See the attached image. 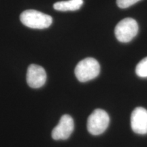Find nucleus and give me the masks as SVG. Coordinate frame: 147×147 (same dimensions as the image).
<instances>
[{"label":"nucleus","instance_id":"nucleus-5","mask_svg":"<svg viewBox=\"0 0 147 147\" xmlns=\"http://www.w3.org/2000/svg\"><path fill=\"white\" fill-rule=\"evenodd\" d=\"M74 129V122L72 117L64 115L60 119L57 125L53 129L52 138L55 140H66L70 136Z\"/></svg>","mask_w":147,"mask_h":147},{"label":"nucleus","instance_id":"nucleus-4","mask_svg":"<svg viewBox=\"0 0 147 147\" xmlns=\"http://www.w3.org/2000/svg\"><path fill=\"white\" fill-rule=\"evenodd\" d=\"M138 32V25L137 21L131 18L123 19L117 24L115 29L117 39L123 43L130 42Z\"/></svg>","mask_w":147,"mask_h":147},{"label":"nucleus","instance_id":"nucleus-9","mask_svg":"<svg viewBox=\"0 0 147 147\" xmlns=\"http://www.w3.org/2000/svg\"><path fill=\"white\" fill-rule=\"evenodd\" d=\"M136 73L139 77H147V57L140 61L136 67Z\"/></svg>","mask_w":147,"mask_h":147},{"label":"nucleus","instance_id":"nucleus-2","mask_svg":"<svg viewBox=\"0 0 147 147\" xmlns=\"http://www.w3.org/2000/svg\"><path fill=\"white\" fill-rule=\"evenodd\" d=\"M74 72L79 81L88 82L99 75L100 72V63L93 58L84 59L77 64Z\"/></svg>","mask_w":147,"mask_h":147},{"label":"nucleus","instance_id":"nucleus-10","mask_svg":"<svg viewBox=\"0 0 147 147\" xmlns=\"http://www.w3.org/2000/svg\"><path fill=\"white\" fill-rule=\"evenodd\" d=\"M140 0H117V4L121 8H127Z\"/></svg>","mask_w":147,"mask_h":147},{"label":"nucleus","instance_id":"nucleus-6","mask_svg":"<svg viewBox=\"0 0 147 147\" xmlns=\"http://www.w3.org/2000/svg\"><path fill=\"white\" fill-rule=\"evenodd\" d=\"M47 80L45 69L40 65L32 64L29 66L27 72V82L34 89L42 87Z\"/></svg>","mask_w":147,"mask_h":147},{"label":"nucleus","instance_id":"nucleus-1","mask_svg":"<svg viewBox=\"0 0 147 147\" xmlns=\"http://www.w3.org/2000/svg\"><path fill=\"white\" fill-rule=\"evenodd\" d=\"M20 19L24 25L32 29L48 28L53 23L50 15L35 10H25L20 16Z\"/></svg>","mask_w":147,"mask_h":147},{"label":"nucleus","instance_id":"nucleus-8","mask_svg":"<svg viewBox=\"0 0 147 147\" xmlns=\"http://www.w3.org/2000/svg\"><path fill=\"white\" fill-rule=\"evenodd\" d=\"M83 0H68L55 3L53 8L59 11H75L81 8Z\"/></svg>","mask_w":147,"mask_h":147},{"label":"nucleus","instance_id":"nucleus-7","mask_svg":"<svg viewBox=\"0 0 147 147\" xmlns=\"http://www.w3.org/2000/svg\"><path fill=\"white\" fill-rule=\"evenodd\" d=\"M131 127L138 134H147V110L142 107L134 110L131 116Z\"/></svg>","mask_w":147,"mask_h":147},{"label":"nucleus","instance_id":"nucleus-3","mask_svg":"<svg viewBox=\"0 0 147 147\" xmlns=\"http://www.w3.org/2000/svg\"><path fill=\"white\" fill-rule=\"evenodd\" d=\"M109 123L110 117L105 110L95 109L88 118L87 129L92 135H100L106 131Z\"/></svg>","mask_w":147,"mask_h":147}]
</instances>
